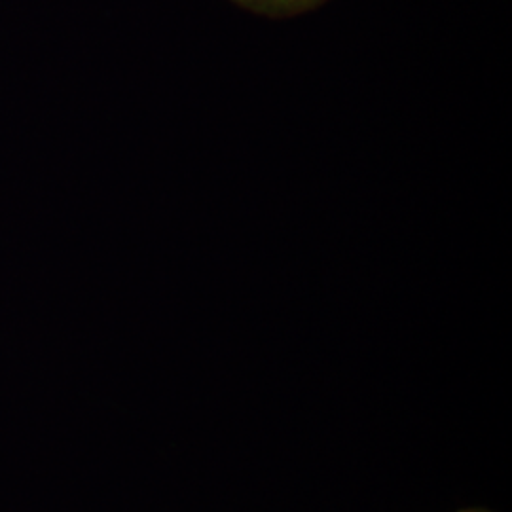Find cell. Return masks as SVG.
Returning a JSON list of instances; mask_svg holds the SVG:
<instances>
[{"label": "cell", "instance_id": "2", "mask_svg": "<svg viewBox=\"0 0 512 512\" xmlns=\"http://www.w3.org/2000/svg\"><path fill=\"white\" fill-rule=\"evenodd\" d=\"M465 512H475V511H465Z\"/></svg>", "mask_w": 512, "mask_h": 512}, {"label": "cell", "instance_id": "1", "mask_svg": "<svg viewBox=\"0 0 512 512\" xmlns=\"http://www.w3.org/2000/svg\"><path fill=\"white\" fill-rule=\"evenodd\" d=\"M241 8L268 18H293L325 4L327 0H232Z\"/></svg>", "mask_w": 512, "mask_h": 512}]
</instances>
